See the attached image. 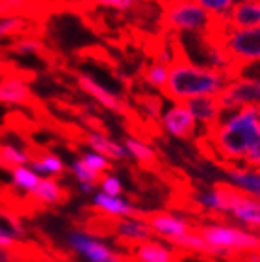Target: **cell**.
I'll return each mask as SVG.
<instances>
[{
  "label": "cell",
  "mask_w": 260,
  "mask_h": 262,
  "mask_svg": "<svg viewBox=\"0 0 260 262\" xmlns=\"http://www.w3.org/2000/svg\"><path fill=\"white\" fill-rule=\"evenodd\" d=\"M220 47L227 52L230 60V78H238L240 71L247 66L260 61V26L232 30L220 41Z\"/></svg>",
  "instance_id": "277c9868"
},
{
  "label": "cell",
  "mask_w": 260,
  "mask_h": 262,
  "mask_svg": "<svg viewBox=\"0 0 260 262\" xmlns=\"http://www.w3.org/2000/svg\"><path fill=\"white\" fill-rule=\"evenodd\" d=\"M162 126L167 134H171L177 140H195L197 138V126L193 114L184 102H175L162 114Z\"/></svg>",
  "instance_id": "30bf717a"
},
{
  "label": "cell",
  "mask_w": 260,
  "mask_h": 262,
  "mask_svg": "<svg viewBox=\"0 0 260 262\" xmlns=\"http://www.w3.org/2000/svg\"><path fill=\"white\" fill-rule=\"evenodd\" d=\"M30 152V166L37 175L45 177H63L65 175V166L61 158L52 152H37V151H28Z\"/></svg>",
  "instance_id": "d6986e66"
},
{
  "label": "cell",
  "mask_w": 260,
  "mask_h": 262,
  "mask_svg": "<svg viewBox=\"0 0 260 262\" xmlns=\"http://www.w3.org/2000/svg\"><path fill=\"white\" fill-rule=\"evenodd\" d=\"M227 23L232 30L260 26V0H238L227 15Z\"/></svg>",
  "instance_id": "5bb4252c"
},
{
  "label": "cell",
  "mask_w": 260,
  "mask_h": 262,
  "mask_svg": "<svg viewBox=\"0 0 260 262\" xmlns=\"http://www.w3.org/2000/svg\"><path fill=\"white\" fill-rule=\"evenodd\" d=\"M82 160H84L85 166H90L91 169H95V171H99V173H106V171H110V169H114V162L97 151L84 152V155H82Z\"/></svg>",
  "instance_id": "83f0119b"
},
{
  "label": "cell",
  "mask_w": 260,
  "mask_h": 262,
  "mask_svg": "<svg viewBox=\"0 0 260 262\" xmlns=\"http://www.w3.org/2000/svg\"><path fill=\"white\" fill-rule=\"evenodd\" d=\"M110 232L115 236V240L125 247L126 251H130V249L134 246H138V244L153 240V238L156 236L143 216L117 217L115 222H112Z\"/></svg>",
  "instance_id": "9c48e42d"
},
{
  "label": "cell",
  "mask_w": 260,
  "mask_h": 262,
  "mask_svg": "<svg viewBox=\"0 0 260 262\" xmlns=\"http://www.w3.org/2000/svg\"><path fill=\"white\" fill-rule=\"evenodd\" d=\"M223 169V179L247 195L260 199V171L238 164H220Z\"/></svg>",
  "instance_id": "7c38bea8"
},
{
  "label": "cell",
  "mask_w": 260,
  "mask_h": 262,
  "mask_svg": "<svg viewBox=\"0 0 260 262\" xmlns=\"http://www.w3.org/2000/svg\"><path fill=\"white\" fill-rule=\"evenodd\" d=\"M130 251L134 253V257L138 262H179L180 258L186 257V251L179 249V247L165 246L156 240H147L138 246H134Z\"/></svg>",
  "instance_id": "4fadbf2b"
},
{
  "label": "cell",
  "mask_w": 260,
  "mask_h": 262,
  "mask_svg": "<svg viewBox=\"0 0 260 262\" xmlns=\"http://www.w3.org/2000/svg\"><path fill=\"white\" fill-rule=\"evenodd\" d=\"M95 4L104 6V8H112L117 11H130L138 6V0H93Z\"/></svg>",
  "instance_id": "4dcf8cb0"
},
{
  "label": "cell",
  "mask_w": 260,
  "mask_h": 262,
  "mask_svg": "<svg viewBox=\"0 0 260 262\" xmlns=\"http://www.w3.org/2000/svg\"><path fill=\"white\" fill-rule=\"evenodd\" d=\"M26 164H30V152L19 149L15 143L0 141V169L11 173Z\"/></svg>",
  "instance_id": "ffe728a7"
},
{
  "label": "cell",
  "mask_w": 260,
  "mask_h": 262,
  "mask_svg": "<svg viewBox=\"0 0 260 262\" xmlns=\"http://www.w3.org/2000/svg\"><path fill=\"white\" fill-rule=\"evenodd\" d=\"M95 186H97V184H93V182H78V188H80V192L85 193V195L93 192V190H95Z\"/></svg>",
  "instance_id": "836d02e7"
},
{
  "label": "cell",
  "mask_w": 260,
  "mask_h": 262,
  "mask_svg": "<svg viewBox=\"0 0 260 262\" xmlns=\"http://www.w3.org/2000/svg\"><path fill=\"white\" fill-rule=\"evenodd\" d=\"M242 166L251 167V169H258L260 171V141H258V145H256L255 149L247 155V158L242 162Z\"/></svg>",
  "instance_id": "1f68e13d"
},
{
  "label": "cell",
  "mask_w": 260,
  "mask_h": 262,
  "mask_svg": "<svg viewBox=\"0 0 260 262\" xmlns=\"http://www.w3.org/2000/svg\"><path fill=\"white\" fill-rule=\"evenodd\" d=\"M195 138L205 158L215 164H242L260 141V106H242L221 114L218 125Z\"/></svg>",
  "instance_id": "6da1fadb"
},
{
  "label": "cell",
  "mask_w": 260,
  "mask_h": 262,
  "mask_svg": "<svg viewBox=\"0 0 260 262\" xmlns=\"http://www.w3.org/2000/svg\"><path fill=\"white\" fill-rule=\"evenodd\" d=\"M0 262H20V260H19V255H15L10 249L0 247Z\"/></svg>",
  "instance_id": "d6a6232c"
},
{
  "label": "cell",
  "mask_w": 260,
  "mask_h": 262,
  "mask_svg": "<svg viewBox=\"0 0 260 262\" xmlns=\"http://www.w3.org/2000/svg\"><path fill=\"white\" fill-rule=\"evenodd\" d=\"M84 141L93 149V151L104 155L110 160H126L128 158V151L125 149V145H121L117 141L110 140V138L102 134V132H91L88 130L84 134Z\"/></svg>",
  "instance_id": "ac0fdd59"
},
{
  "label": "cell",
  "mask_w": 260,
  "mask_h": 262,
  "mask_svg": "<svg viewBox=\"0 0 260 262\" xmlns=\"http://www.w3.org/2000/svg\"><path fill=\"white\" fill-rule=\"evenodd\" d=\"M143 217L150 225L153 232L169 244H175L179 238L188 234L195 227V223L169 212H143Z\"/></svg>",
  "instance_id": "8fae6325"
},
{
  "label": "cell",
  "mask_w": 260,
  "mask_h": 262,
  "mask_svg": "<svg viewBox=\"0 0 260 262\" xmlns=\"http://www.w3.org/2000/svg\"><path fill=\"white\" fill-rule=\"evenodd\" d=\"M99 186H100V190L104 193H108V195H121V193L125 192L119 179L115 175H110V173H104V175L100 177Z\"/></svg>",
  "instance_id": "f546056e"
},
{
  "label": "cell",
  "mask_w": 260,
  "mask_h": 262,
  "mask_svg": "<svg viewBox=\"0 0 260 262\" xmlns=\"http://www.w3.org/2000/svg\"><path fill=\"white\" fill-rule=\"evenodd\" d=\"M75 80H76V84H78V88H80L84 93H88L90 97H93L102 108L114 112V114H119V116H125L126 119H134V117H138L134 112L130 110L128 102L123 101L119 95H115V93L108 91L102 84H99V82H97L93 76L88 75V73L75 71Z\"/></svg>",
  "instance_id": "52a82bcc"
},
{
  "label": "cell",
  "mask_w": 260,
  "mask_h": 262,
  "mask_svg": "<svg viewBox=\"0 0 260 262\" xmlns=\"http://www.w3.org/2000/svg\"><path fill=\"white\" fill-rule=\"evenodd\" d=\"M45 51V43L37 34H30V35H23V37H17L13 43L10 45V52L19 56H26V54H41Z\"/></svg>",
  "instance_id": "cb8c5ba5"
},
{
  "label": "cell",
  "mask_w": 260,
  "mask_h": 262,
  "mask_svg": "<svg viewBox=\"0 0 260 262\" xmlns=\"http://www.w3.org/2000/svg\"><path fill=\"white\" fill-rule=\"evenodd\" d=\"M197 4L210 17H227L236 0H197Z\"/></svg>",
  "instance_id": "4316f807"
},
{
  "label": "cell",
  "mask_w": 260,
  "mask_h": 262,
  "mask_svg": "<svg viewBox=\"0 0 260 262\" xmlns=\"http://www.w3.org/2000/svg\"><path fill=\"white\" fill-rule=\"evenodd\" d=\"M67 244L75 253L85 258V262H128V257L117 255L100 242L99 238L90 234L88 231H69L67 232Z\"/></svg>",
  "instance_id": "8992f818"
},
{
  "label": "cell",
  "mask_w": 260,
  "mask_h": 262,
  "mask_svg": "<svg viewBox=\"0 0 260 262\" xmlns=\"http://www.w3.org/2000/svg\"><path fill=\"white\" fill-rule=\"evenodd\" d=\"M71 173L78 182H93V184H99L100 177L104 175V173H99L95 169H91L90 166H85L82 158L71 162Z\"/></svg>",
  "instance_id": "484cf974"
},
{
  "label": "cell",
  "mask_w": 260,
  "mask_h": 262,
  "mask_svg": "<svg viewBox=\"0 0 260 262\" xmlns=\"http://www.w3.org/2000/svg\"><path fill=\"white\" fill-rule=\"evenodd\" d=\"M11 177H13V186H15L17 190H23V192L28 193V195L37 188V184H39V181H41L39 175H37L32 167H26V166L13 169Z\"/></svg>",
  "instance_id": "d4e9b609"
},
{
  "label": "cell",
  "mask_w": 260,
  "mask_h": 262,
  "mask_svg": "<svg viewBox=\"0 0 260 262\" xmlns=\"http://www.w3.org/2000/svg\"><path fill=\"white\" fill-rule=\"evenodd\" d=\"M30 199L34 205H63L69 199V190L61 186L56 179L45 177L30 193Z\"/></svg>",
  "instance_id": "e0dca14e"
},
{
  "label": "cell",
  "mask_w": 260,
  "mask_h": 262,
  "mask_svg": "<svg viewBox=\"0 0 260 262\" xmlns=\"http://www.w3.org/2000/svg\"><path fill=\"white\" fill-rule=\"evenodd\" d=\"M35 78L30 71L19 73H6L0 76V104H15V106H32L35 102L34 93L26 80Z\"/></svg>",
  "instance_id": "ba28073f"
},
{
  "label": "cell",
  "mask_w": 260,
  "mask_h": 262,
  "mask_svg": "<svg viewBox=\"0 0 260 262\" xmlns=\"http://www.w3.org/2000/svg\"><path fill=\"white\" fill-rule=\"evenodd\" d=\"M162 26L177 34H206L210 25V15L197 0H160Z\"/></svg>",
  "instance_id": "3957f363"
},
{
  "label": "cell",
  "mask_w": 260,
  "mask_h": 262,
  "mask_svg": "<svg viewBox=\"0 0 260 262\" xmlns=\"http://www.w3.org/2000/svg\"><path fill=\"white\" fill-rule=\"evenodd\" d=\"M93 207L97 210L104 212L106 216L126 217V216H143V210L134 207L130 201L123 199L121 195H108L104 192H97L93 197Z\"/></svg>",
  "instance_id": "2e32d148"
},
{
  "label": "cell",
  "mask_w": 260,
  "mask_h": 262,
  "mask_svg": "<svg viewBox=\"0 0 260 262\" xmlns=\"http://www.w3.org/2000/svg\"><path fill=\"white\" fill-rule=\"evenodd\" d=\"M123 145H125V149L128 151L130 157L140 162L143 167L153 169V167L158 166V157H156L155 149H153L149 143H145L143 140H138V138L130 136V138H125Z\"/></svg>",
  "instance_id": "44dd1931"
},
{
  "label": "cell",
  "mask_w": 260,
  "mask_h": 262,
  "mask_svg": "<svg viewBox=\"0 0 260 262\" xmlns=\"http://www.w3.org/2000/svg\"><path fill=\"white\" fill-rule=\"evenodd\" d=\"M184 104L190 108L195 121L203 126V130L212 128L220 121L221 108L220 102H218V97H195V99H190V101H184Z\"/></svg>",
  "instance_id": "9a60e30c"
},
{
  "label": "cell",
  "mask_w": 260,
  "mask_h": 262,
  "mask_svg": "<svg viewBox=\"0 0 260 262\" xmlns=\"http://www.w3.org/2000/svg\"><path fill=\"white\" fill-rule=\"evenodd\" d=\"M136 102L143 106V108H145V112L149 114L150 117H155V119L162 117V106H164V102H162V97L145 93V95L136 97Z\"/></svg>",
  "instance_id": "f1b7e54d"
},
{
  "label": "cell",
  "mask_w": 260,
  "mask_h": 262,
  "mask_svg": "<svg viewBox=\"0 0 260 262\" xmlns=\"http://www.w3.org/2000/svg\"><path fill=\"white\" fill-rule=\"evenodd\" d=\"M35 34L30 28V20L23 15H0V41L17 39L23 35Z\"/></svg>",
  "instance_id": "7402d4cb"
},
{
  "label": "cell",
  "mask_w": 260,
  "mask_h": 262,
  "mask_svg": "<svg viewBox=\"0 0 260 262\" xmlns=\"http://www.w3.org/2000/svg\"><path fill=\"white\" fill-rule=\"evenodd\" d=\"M6 195V190H2V186H0V203H2V199H4Z\"/></svg>",
  "instance_id": "e575fe53"
},
{
  "label": "cell",
  "mask_w": 260,
  "mask_h": 262,
  "mask_svg": "<svg viewBox=\"0 0 260 262\" xmlns=\"http://www.w3.org/2000/svg\"><path fill=\"white\" fill-rule=\"evenodd\" d=\"M197 231L212 247L220 249L223 253V257L232 255V251L260 253V236L255 232L244 231L240 227L223 225V223L197 225Z\"/></svg>",
  "instance_id": "5b68a950"
},
{
  "label": "cell",
  "mask_w": 260,
  "mask_h": 262,
  "mask_svg": "<svg viewBox=\"0 0 260 262\" xmlns=\"http://www.w3.org/2000/svg\"><path fill=\"white\" fill-rule=\"evenodd\" d=\"M169 66H171V61L160 60V58H156L153 63H149V66L143 69V73H141L147 86L162 91V88L165 86V80H167V75H169Z\"/></svg>",
  "instance_id": "603a6c76"
},
{
  "label": "cell",
  "mask_w": 260,
  "mask_h": 262,
  "mask_svg": "<svg viewBox=\"0 0 260 262\" xmlns=\"http://www.w3.org/2000/svg\"><path fill=\"white\" fill-rule=\"evenodd\" d=\"M229 82L230 78L221 71L199 67L180 56H173L162 95L173 102H184L195 97H218Z\"/></svg>",
  "instance_id": "7a4b0ae2"
}]
</instances>
